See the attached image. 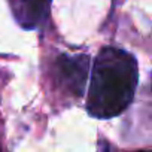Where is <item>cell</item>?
<instances>
[{"mask_svg": "<svg viewBox=\"0 0 152 152\" xmlns=\"http://www.w3.org/2000/svg\"><path fill=\"white\" fill-rule=\"evenodd\" d=\"M139 79L136 58L119 48L106 46L96 57L87 109L91 116L109 119L121 115L133 102Z\"/></svg>", "mask_w": 152, "mask_h": 152, "instance_id": "cell-1", "label": "cell"}, {"mask_svg": "<svg viewBox=\"0 0 152 152\" xmlns=\"http://www.w3.org/2000/svg\"><path fill=\"white\" fill-rule=\"evenodd\" d=\"M57 67L60 73V79L72 93L73 96L79 97L84 94L87 78H88V69H90V58L85 54H76L67 55L63 54L57 60Z\"/></svg>", "mask_w": 152, "mask_h": 152, "instance_id": "cell-2", "label": "cell"}, {"mask_svg": "<svg viewBox=\"0 0 152 152\" xmlns=\"http://www.w3.org/2000/svg\"><path fill=\"white\" fill-rule=\"evenodd\" d=\"M51 0H17L15 14L26 28H33L46 17Z\"/></svg>", "mask_w": 152, "mask_h": 152, "instance_id": "cell-3", "label": "cell"}, {"mask_svg": "<svg viewBox=\"0 0 152 152\" xmlns=\"http://www.w3.org/2000/svg\"><path fill=\"white\" fill-rule=\"evenodd\" d=\"M134 152H149V151H134Z\"/></svg>", "mask_w": 152, "mask_h": 152, "instance_id": "cell-4", "label": "cell"}]
</instances>
